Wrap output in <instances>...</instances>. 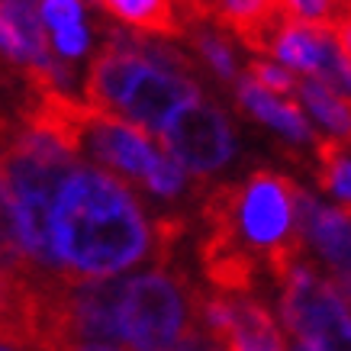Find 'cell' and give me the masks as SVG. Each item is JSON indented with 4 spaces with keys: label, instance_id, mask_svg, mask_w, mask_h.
<instances>
[{
    "label": "cell",
    "instance_id": "obj_1",
    "mask_svg": "<svg viewBox=\"0 0 351 351\" xmlns=\"http://www.w3.org/2000/svg\"><path fill=\"white\" fill-rule=\"evenodd\" d=\"M52 252L71 284L117 277L152 258L155 229L117 174L77 165L49 213Z\"/></svg>",
    "mask_w": 351,
    "mask_h": 351
},
{
    "label": "cell",
    "instance_id": "obj_2",
    "mask_svg": "<svg viewBox=\"0 0 351 351\" xmlns=\"http://www.w3.org/2000/svg\"><path fill=\"white\" fill-rule=\"evenodd\" d=\"M203 287L181 265L152 267L126 280L119 329L129 351H171L200 319Z\"/></svg>",
    "mask_w": 351,
    "mask_h": 351
},
{
    "label": "cell",
    "instance_id": "obj_3",
    "mask_svg": "<svg viewBox=\"0 0 351 351\" xmlns=\"http://www.w3.org/2000/svg\"><path fill=\"white\" fill-rule=\"evenodd\" d=\"M280 316L300 341L316 351H351V306L332 280L300 261L280 287Z\"/></svg>",
    "mask_w": 351,
    "mask_h": 351
},
{
    "label": "cell",
    "instance_id": "obj_4",
    "mask_svg": "<svg viewBox=\"0 0 351 351\" xmlns=\"http://www.w3.org/2000/svg\"><path fill=\"white\" fill-rule=\"evenodd\" d=\"M161 145L191 171L197 181H206L213 171L226 168L232 158L235 138L223 110L193 100L171 117L168 129L161 132Z\"/></svg>",
    "mask_w": 351,
    "mask_h": 351
},
{
    "label": "cell",
    "instance_id": "obj_5",
    "mask_svg": "<svg viewBox=\"0 0 351 351\" xmlns=\"http://www.w3.org/2000/svg\"><path fill=\"white\" fill-rule=\"evenodd\" d=\"M219 351H290L261 297H235L203 290L200 319Z\"/></svg>",
    "mask_w": 351,
    "mask_h": 351
},
{
    "label": "cell",
    "instance_id": "obj_6",
    "mask_svg": "<svg viewBox=\"0 0 351 351\" xmlns=\"http://www.w3.org/2000/svg\"><path fill=\"white\" fill-rule=\"evenodd\" d=\"M152 132L132 119L90 107V119L84 129V155L104 171L117 174L119 181L142 184L149 168L158 158Z\"/></svg>",
    "mask_w": 351,
    "mask_h": 351
},
{
    "label": "cell",
    "instance_id": "obj_7",
    "mask_svg": "<svg viewBox=\"0 0 351 351\" xmlns=\"http://www.w3.org/2000/svg\"><path fill=\"white\" fill-rule=\"evenodd\" d=\"M193 100H200V87L193 84V77L171 75V71H161L149 62V68L138 75V81L129 90L119 117L132 119V123L149 129L152 136L161 138L171 117Z\"/></svg>",
    "mask_w": 351,
    "mask_h": 351
},
{
    "label": "cell",
    "instance_id": "obj_8",
    "mask_svg": "<svg viewBox=\"0 0 351 351\" xmlns=\"http://www.w3.org/2000/svg\"><path fill=\"white\" fill-rule=\"evenodd\" d=\"M129 277H100V280H81L71 287V316L81 345H123L119 329V303ZM126 348V345H123Z\"/></svg>",
    "mask_w": 351,
    "mask_h": 351
},
{
    "label": "cell",
    "instance_id": "obj_9",
    "mask_svg": "<svg viewBox=\"0 0 351 351\" xmlns=\"http://www.w3.org/2000/svg\"><path fill=\"white\" fill-rule=\"evenodd\" d=\"M3 58L13 71H32L55 62L45 36L43 7L36 0H3Z\"/></svg>",
    "mask_w": 351,
    "mask_h": 351
},
{
    "label": "cell",
    "instance_id": "obj_10",
    "mask_svg": "<svg viewBox=\"0 0 351 351\" xmlns=\"http://www.w3.org/2000/svg\"><path fill=\"white\" fill-rule=\"evenodd\" d=\"M300 232L329 265L332 284H351V216L339 206H319L300 226Z\"/></svg>",
    "mask_w": 351,
    "mask_h": 351
},
{
    "label": "cell",
    "instance_id": "obj_11",
    "mask_svg": "<svg viewBox=\"0 0 351 351\" xmlns=\"http://www.w3.org/2000/svg\"><path fill=\"white\" fill-rule=\"evenodd\" d=\"M235 94H239V107H242L248 117H255V119H261V123H267L271 129H277V132H284L290 142H313V145L319 142V136L309 129L306 117L300 113L297 104H293V100H280L277 94L265 90L255 77L245 75L242 81H239V87H235Z\"/></svg>",
    "mask_w": 351,
    "mask_h": 351
},
{
    "label": "cell",
    "instance_id": "obj_12",
    "mask_svg": "<svg viewBox=\"0 0 351 351\" xmlns=\"http://www.w3.org/2000/svg\"><path fill=\"white\" fill-rule=\"evenodd\" d=\"M104 10L129 29L158 39H181L184 16L178 0H97Z\"/></svg>",
    "mask_w": 351,
    "mask_h": 351
},
{
    "label": "cell",
    "instance_id": "obj_13",
    "mask_svg": "<svg viewBox=\"0 0 351 351\" xmlns=\"http://www.w3.org/2000/svg\"><path fill=\"white\" fill-rule=\"evenodd\" d=\"M184 39L191 43V49L200 55L203 62L210 64L219 81H235L239 68H235V55L232 45L226 39V29L216 26V16H200V20H187L184 23Z\"/></svg>",
    "mask_w": 351,
    "mask_h": 351
},
{
    "label": "cell",
    "instance_id": "obj_14",
    "mask_svg": "<svg viewBox=\"0 0 351 351\" xmlns=\"http://www.w3.org/2000/svg\"><path fill=\"white\" fill-rule=\"evenodd\" d=\"M316 155V184L319 191L339 200V210L351 213V155H345V145L339 138H319L313 145Z\"/></svg>",
    "mask_w": 351,
    "mask_h": 351
},
{
    "label": "cell",
    "instance_id": "obj_15",
    "mask_svg": "<svg viewBox=\"0 0 351 351\" xmlns=\"http://www.w3.org/2000/svg\"><path fill=\"white\" fill-rule=\"evenodd\" d=\"M297 94L303 97L309 113L319 119L322 126H329L339 136H351V97L339 94L322 77H303L297 84Z\"/></svg>",
    "mask_w": 351,
    "mask_h": 351
},
{
    "label": "cell",
    "instance_id": "obj_16",
    "mask_svg": "<svg viewBox=\"0 0 351 351\" xmlns=\"http://www.w3.org/2000/svg\"><path fill=\"white\" fill-rule=\"evenodd\" d=\"M274 7L284 20L322 32H335L339 23L351 16V0H274Z\"/></svg>",
    "mask_w": 351,
    "mask_h": 351
},
{
    "label": "cell",
    "instance_id": "obj_17",
    "mask_svg": "<svg viewBox=\"0 0 351 351\" xmlns=\"http://www.w3.org/2000/svg\"><path fill=\"white\" fill-rule=\"evenodd\" d=\"M142 187H145V191H152L155 197L171 200V197H178V193L187 187V168H184L181 161L174 158L168 149H161L158 158H155V165H152L149 174H145Z\"/></svg>",
    "mask_w": 351,
    "mask_h": 351
},
{
    "label": "cell",
    "instance_id": "obj_18",
    "mask_svg": "<svg viewBox=\"0 0 351 351\" xmlns=\"http://www.w3.org/2000/svg\"><path fill=\"white\" fill-rule=\"evenodd\" d=\"M248 77H255L265 90H271V94H277V97L297 90V84H300L293 75H287L284 68H277V64H271V62H252L248 64Z\"/></svg>",
    "mask_w": 351,
    "mask_h": 351
},
{
    "label": "cell",
    "instance_id": "obj_19",
    "mask_svg": "<svg viewBox=\"0 0 351 351\" xmlns=\"http://www.w3.org/2000/svg\"><path fill=\"white\" fill-rule=\"evenodd\" d=\"M52 43H55V52L62 58H77V55L87 52V29L81 23L58 26V29H52Z\"/></svg>",
    "mask_w": 351,
    "mask_h": 351
},
{
    "label": "cell",
    "instance_id": "obj_20",
    "mask_svg": "<svg viewBox=\"0 0 351 351\" xmlns=\"http://www.w3.org/2000/svg\"><path fill=\"white\" fill-rule=\"evenodd\" d=\"M43 20L49 29L81 23V0H43Z\"/></svg>",
    "mask_w": 351,
    "mask_h": 351
},
{
    "label": "cell",
    "instance_id": "obj_21",
    "mask_svg": "<svg viewBox=\"0 0 351 351\" xmlns=\"http://www.w3.org/2000/svg\"><path fill=\"white\" fill-rule=\"evenodd\" d=\"M171 351H219V345H216L213 335H210V332L197 322V326H193V329L187 332V335H184V339L178 341Z\"/></svg>",
    "mask_w": 351,
    "mask_h": 351
},
{
    "label": "cell",
    "instance_id": "obj_22",
    "mask_svg": "<svg viewBox=\"0 0 351 351\" xmlns=\"http://www.w3.org/2000/svg\"><path fill=\"white\" fill-rule=\"evenodd\" d=\"M332 36H335V43H339L341 55H345V62L351 64V16H348V20H341L339 29L332 32Z\"/></svg>",
    "mask_w": 351,
    "mask_h": 351
},
{
    "label": "cell",
    "instance_id": "obj_23",
    "mask_svg": "<svg viewBox=\"0 0 351 351\" xmlns=\"http://www.w3.org/2000/svg\"><path fill=\"white\" fill-rule=\"evenodd\" d=\"M290 351H316V348H309V345H306V341H293V345H290Z\"/></svg>",
    "mask_w": 351,
    "mask_h": 351
},
{
    "label": "cell",
    "instance_id": "obj_24",
    "mask_svg": "<svg viewBox=\"0 0 351 351\" xmlns=\"http://www.w3.org/2000/svg\"><path fill=\"white\" fill-rule=\"evenodd\" d=\"M345 97H351V77H348V94H345Z\"/></svg>",
    "mask_w": 351,
    "mask_h": 351
},
{
    "label": "cell",
    "instance_id": "obj_25",
    "mask_svg": "<svg viewBox=\"0 0 351 351\" xmlns=\"http://www.w3.org/2000/svg\"><path fill=\"white\" fill-rule=\"evenodd\" d=\"M348 216H351V213H348Z\"/></svg>",
    "mask_w": 351,
    "mask_h": 351
}]
</instances>
